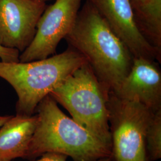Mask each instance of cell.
<instances>
[{
  "label": "cell",
  "instance_id": "cell-15",
  "mask_svg": "<svg viewBox=\"0 0 161 161\" xmlns=\"http://www.w3.org/2000/svg\"><path fill=\"white\" fill-rule=\"evenodd\" d=\"M10 117L11 116H0V127L8 121Z\"/></svg>",
  "mask_w": 161,
  "mask_h": 161
},
{
  "label": "cell",
  "instance_id": "cell-2",
  "mask_svg": "<svg viewBox=\"0 0 161 161\" xmlns=\"http://www.w3.org/2000/svg\"><path fill=\"white\" fill-rule=\"evenodd\" d=\"M38 122L25 159L33 161L46 153H58L74 161H97L109 158L105 143L64 114L49 94L38 104Z\"/></svg>",
  "mask_w": 161,
  "mask_h": 161
},
{
  "label": "cell",
  "instance_id": "cell-1",
  "mask_svg": "<svg viewBox=\"0 0 161 161\" xmlns=\"http://www.w3.org/2000/svg\"><path fill=\"white\" fill-rule=\"evenodd\" d=\"M85 58L108 93L115 91L130 71L134 57L95 7L86 1L64 38Z\"/></svg>",
  "mask_w": 161,
  "mask_h": 161
},
{
  "label": "cell",
  "instance_id": "cell-6",
  "mask_svg": "<svg viewBox=\"0 0 161 161\" xmlns=\"http://www.w3.org/2000/svg\"><path fill=\"white\" fill-rule=\"evenodd\" d=\"M82 0H55L47 6L36 25L34 38L20 54V62L41 60L54 55L58 44L75 25Z\"/></svg>",
  "mask_w": 161,
  "mask_h": 161
},
{
  "label": "cell",
  "instance_id": "cell-14",
  "mask_svg": "<svg viewBox=\"0 0 161 161\" xmlns=\"http://www.w3.org/2000/svg\"><path fill=\"white\" fill-rule=\"evenodd\" d=\"M129 1L132 6L133 10H136L140 7H142L145 5L149 4L151 1V0H129Z\"/></svg>",
  "mask_w": 161,
  "mask_h": 161
},
{
  "label": "cell",
  "instance_id": "cell-7",
  "mask_svg": "<svg viewBox=\"0 0 161 161\" xmlns=\"http://www.w3.org/2000/svg\"><path fill=\"white\" fill-rule=\"evenodd\" d=\"M46 7L38 0H0V45L23 52L33 40Z\"/></svg>",
  "mask_w": 161,
  "mask_h": 161
},
{
  "label": "cell",
  "instance_id": "cell-5",
  "mask_svg": "<svg viewBox=\"0 0 161 161\" xmlns=\"http://www.w3.org/2000/svg\"><path fill=\"white\" fill-rule=\"evenodd\" d=\"M107 106L111 136L110 161H149L146 132L153 110L110 92Z\"/></svg>",
  "mask_w": 161,
  "mask_h": 161
},
{
  "label": "cell",
  "instance_id": "cell-12",
  "mask_svg": "<svg viewBox=\"0 0 161 161\" xmlns=\"http://www.w3.org/2000/svg\"><path fill=\"white\" fill-rule=\"evenodd\" d=\"M20 52L17 50L6 48L0 45V59L3 62H19Z\"/></svg>",
  "mask_w": 161,
  "mask_h": 161
},
{
  "label": "cell",
  "instance_id": "cell-10",
  "mask_svg": "<svg viewBox=\"0 0 161 161\" xmlns=\"http://www.w3.org/2000/svg\"><path fill=\"white\" fill-rule=\"evenodd\" d=\"M37 122L36 114H16L0 127V161L25 159Z\"/></svg>",
  "mask_w": 161,
  "mask_h": 161
},
{
  "label": "cell",
  "instance_id": "cell-13",
  "mask_svg": "<svg viewBox=\"0 0 161 161\" xmlns=\"http://www.w3.org/2000/svg\"><path fill=\"white\" fill-rule=\"evenodd\" d=\"M68 156L58 153H46L40 156L36 161H67ZM97 161H110L109 158H105Z\"/></svg>",
  "mask_w": 161,
  "mask_h": 161
},
{
  "label": "cell",
  "instance_id": "cell-4",
  "mask_svg": "<svg viewBox=\"0 0 161 161\" xmlns=\"http://www.w3.org/2000/svg\"><path fill=\"white\" fill-rule=\"evenodd\" d=\"M109 93L87 63L69 75L50 95L81 127L111 144L107 106Z\"/></svg>",
  "mask_w": 161,
  "mask_h": 161
},
{
  "label": "cell",
  "instance_id": "cell-9",
  "mask_svg": "<svg viewBox=\"0 0 161 161\" xmlns=\"http://www.w3.org/2000/svg\"><path fill=\"white\" fill-rule=\"evenodd\" d=\"M122 100L137 102L156 112L161 109V72L158 63L134 58L130 71L113 92Z\"/></svg>",
  "mask_w": 161,
  "mask_h": 161
},
{
  "label": "cell",
  "instance_id": "cell-11",
  "mask_svg": "<svg viewBox=\"0 0 161 161\" xmlns=\"http://www.w3.org/2000/svg\"><path fill=\"white\" fill-rule=\"evenodd\" d=\"M146 146L149 161L161 158V109L153 113L146 132Z\"/></svg>",
  "mask_w": 161,
  "mask_h": 161
},
{
  "label": "cell",
  "instance_id": "cell-3",
  "mask_svg": "<svg viewBox=\"0 0 161 161\" xmlns=\"http://www.w3.org/2000/svg\"><path fill=\"white\" fill-rule=\"evenodd\" d=\"M80 53L69 48L58 54L29 62L0 61V78L16 92V114L32 116L41 101L75 70L86 63Z\"/></svg>",
  "mask_w": 161,
  "mask_h": 161
},
{
  "label": "cell",
  "instance_id": "cell-8",
  "mask_svg": "<svg viewBox=\"0 0 161 161\" xmlns=\"http://www.w3.org/2000/svg\"><path fill=\"white\" fill-rule=\"evenodd\" d=\"M92 4L134 58L161 62V52L152 46L138 29L129 0H86Z\"/></svg>",
  "mask_w": 161,
  "mask_h": 161
},
{
  "label": "cell",
  "instance_id": "cell-16",
  "mask_svg": "<svg viewBox=\"0 0 161 161\" xmlns=\"http://www.w3.org/2000/svg\"><path fill=\"white\" fill-rule=\"evenodd\" d=\"M38 1H43V2L46 3V1H50V0H38Z\"/></svg>",
  "mask_w": 161,
  "mask_h": 161
}]
</instances>
